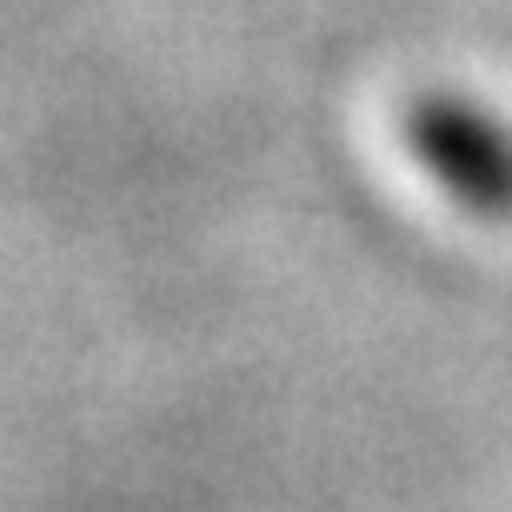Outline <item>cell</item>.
Segmentation results:
<instances>
[{
  "label": "cell",
  "instance_id": "cell-1",
  "mask_svg": "<svg viewBox=\"0 0 512 512\" xmlns=\"http://www.w3.org/2000/svg\"><path fill=\"white\" fill-rule=\"evenodd\" d=\"M413 147L439 187H453L473 213H512V140L473 107L433 100L413 114Z\"/></svg>",
  "mask_w": 512,
  "mask_h": 512
}]
</instances>
